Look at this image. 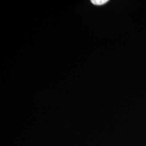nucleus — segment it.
<instances>
[{"label": "nucleus", "instance_id": "f257e3e1", "mask_svg": "<svg viewBox=\"0 0 146 146\" xmlns=\"http://www.w3.org/2000/svg\"><path fill=\"white\" fill-rule=\"evenodd\" d=\"M91 3L93 4L96 5H102L105 4L106 3H107L108 0H91Z\"/></svg>", "mask_w": 146, "mask_h": 146}]
</instances>
